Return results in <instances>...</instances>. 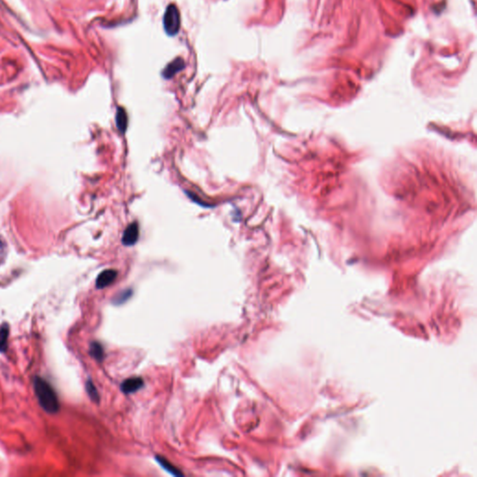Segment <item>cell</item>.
Wrapping results in <instances>:
<instances>
[{"label":"cell","mask_w":477,"mask_h":477,"mask_svg":"<svg viewBox=\"0 0 477 477\" xmlns=\"http://www.w3.org/2000/svg\"><path fill=\"white\" fill-rule=\"evenodd\" d=\"M34 390L38 403L50 414L57 413L60 408L57 394L50 383L40 377L34 378Z\"/></svg>","instance_id":"obj_1"},{"label":"cell","mask_w":477,"mask_h":477,"mask_svg":"<svg viewBox=\"0 0 477 477\" xmlns=\"http://www.w3.org/2000/svg\"><path fill=\"white\" fill-rule=\"evenodd\" d=\"M181 26V17L179 10L173 4H171L163 16V27L166 34L170 37L176 36Z\"/></svg>","instance_id":"obj_2"},{"label":"cell","mask_w":477,"mask_h":477,"mask_svg":"<svg viewBox=\"0 0 477 477\" xmlns=\"http://www.w3.org/2000/svg\"><path fill=\"white\" fill-rule=\"evenodd\" d=\"M139 239V226L136 222L131 223L123 232L121 242L125 246H133Z\"/></svg>","instance_id":"obj_3"},{"label":"cell","mask_w":477,"mask_h":477,"mask_svg":"<svg viewBox=\"0 0 477 477\" xmlns=\"http://www.w3.org/2000/svg\"><path fill=\"white\" fill-rule=\"evenodd\" d=\"M117 271L115 269H106L102 271L96 279V287L98 289H104L112 285L117 279Z\"/></svg>","instance_id":"obj_4"},{"label":"cell","mask_w":477,"mask_h":477,"mask_svg":"<svg viewBox=\"0 0 477 477\" xmlns=\"http://www.w3.org/2000/svg\"><path fill=\"white\" fill-rule=\"evenodd\" d=\"M144 384L145 383H144L143 379L138 378V377H134V378L127 379L122 382L120 385V388H121V391L124 392L125 394H131V393H134V392L139 391L140 389H142Z\"/></svg>","instance_id":"obj_5"},{"label":"cell","mask_w":477,"mask_h":477,"mask_svg":"<svg viewBox=\"0 0 477 477\" xmlns=\"http://www.w3.org/2000/svg\"><path fill=\"white\" fill-rule=\"evenodd\" d=\"M185 67V63L181 58H177L171 62L170 64L166 65V67L162 71V76L166 79H170L175 74L180 72Z\"/></svg>","instance_id":"obj_6"},{"label":"cell","mask_w":477,"mask_h":477,"mask_svg":"<svg viewBox=\"0 0 477 477\" xmlns=\"http://www.w3.org/2000/svg\"><path fill=\"white\" fill-rule=\"evenodd\" d=\"M116 125L121 134H125L128 127V115L123 107H117L116 113Z\"/></svg>","instance_id":"obj_7"},{"label":"cell","mask_w":477,"mask_h":477,"mask_svg":"<svg viewBox=\"0 0 477 477\" xmlns=\"http://www.w3.org/2000/svg\"><path fill=\"white\" fill-rule=\"evenodd\" d=\"M156 459L159 462V465L162 467L164 470H166L167 472H169L171 475H172L174 477H183L184 476V474L181 472L178 468L173 466L171 463L170 461L168 459H166L165 458L161 456H157L156 457Z\"/></svg>","instance_id":"obj_8"},{"label":"cell","mask_w":477,"mask_h":477,"mask_svg":"<svg viewBox=\"0 0 477 477\" xmlns=\"http://www.w3.org/2000/svg\"><path fill=\"white\" fill-rule=\"evenodd\" d=\"M9 335H10L9 324H3L0 326V352H5L8 349Z\"/></svg>","instance_id":"obj_9"},{"label":"cell","mask_w":477,"mask_h":477,"mask_svg":"<svg viewBox=\"0 0 477 477\" xmlns=\"http://www.w3.org/2000/svg\"><path fill=\"white\" fill-rule=\"evenodd\" d=\"M90 354L95 360L101 362L104 359V356H105V351H104L103 346L99 342H93L91 344V347H90Z\"/></svg>","instance_id":"obj_10"},{"label":"cell","mask_w":477,"mask_h":477,"mask_svg":"<svg viewBox=\"0 0 477 477\" xmlns=\"http://www.w3.org/2000/svg\"><path fill=\"white\" fill-rule=\"evenodd\" d=\"M132 295H133L132 289L122 290L120 293L117 294L116 297H114L113 303L115 305H122V304H124L127 300H129L131 298Z\"/></svg>","instance_id":"obj_11"},{"label":"cell","mask_w":477,"mask_h":477,"mask_svg":"<svg viewBox=\"0 0 477 477\" xmlns=\"http://www.w3.org/2000/svg\"><path fill=\"white\" fill-rule=\"evenodd\" d=\"M86 391L88 392L90 398L95 402V403H99L100 401V396H99V393H98V391L96 389L95 385L94 384V382H92L91 380H89L87 383H86Z\"/></svg>","instance_id":"obj_12"}]
</instances>
